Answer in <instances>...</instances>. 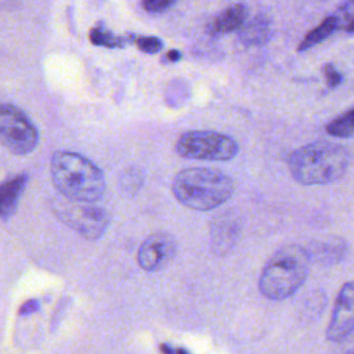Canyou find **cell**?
<instances>
[{
  "label": "cell",
  "instance_id": "obj_10",
  "mask_svg": "<svg viewBox=\"0 0 354 354\" xmlns=\"http://www.w3.org/2000/svg\"><path fill=\"white\" fill-rule=\"evenodd\" d=\"M241 225V217L234 210L217 214L212 220L210 227V242L213 252L217 254L227 253L239 239Z\"/></svg>",
  "mask_w": 354,
  "mask_h": 354
},
{
  "label": "cell",
  "instance_id": "obj_11",
  "mask_svg": "<svg viewBox=\"0 0 354 354\" xmlns=\"http://www.w3.org/2000/svg\"><path fill=\"white\" fill-rule=\"evenodd\" d=\"M28 178L29 176L26 173H21L0 184V218L7 220L15 213Z\"/></svg>",
  "mask_w": 354,
  "mask_h": 354
},
{
  "label": "cell",
  "instance_id": "obj_18",
  "mask_svg": "<svg viewBox=\"0 0 354 354\" xmlns=\"http://www.w3.org/2000/svg\"><path fill=\"white\" fill-rule=\"evenodd\" d=\"M137 47L147 54H156L162 50L163 41L156 36H140L136 39Z\"/></svg>",
  "mask_w": 354,
  "mask_h": 354
},
{
  "label": "cell",
  "instance_id": "obj_6",
  "mask_svg": "<svg viewBox=\"0 0 354 354\" xmlns=\"http://www.w3.org/2000/svg\"><path fill=\"white\" fill-rule=\"evenodd\" d=\"M0 144L15 155H28L39 144V131L29 116L12 104L0 102Z\"/></svg>",
  "mask_w": 354,
  "mask_h": 354
},
{
  "label": "cell",
  "instance_id": "obj_8",
  "mask_svg": "<svg viewBox=\"0 0 354 354\" xmlns=\"http://www.w3.org/2000/svg\"><path fill=\"white\" fill-rule=\"evenodd\" d=\"M176 239L167 232H153L144 239L137 252V263L145 271H159L176 256Z\"/></svg>",
  "mask_w": 354,
  "mask_h": 354
},
{
  "label": "cell",
  "instance_id": "obj_5",
  "mask_svg": "<svg viewBox=\"0 0 354 354\" xmlns=\"http://www.w3.org/2000/svg\"><path fill=\"white\" fill-rule=\"evenodd\" d=\"M238 142L223 133L191 130L181 134L176 142V152L185 159L225 162L238 153Z\"/></svg>",
  "mask_w": 354,
  "mask_h": 354
},
{
  "label": "cell",
  "instance_id": "obj_9",
  "mask_svg": "<svg viewBox=\"0 0 354 354\" xmlns=\"http://www.w3.org/2000/svg\"><path fill=\"white\" fill-rule=\"evenodd\" d=\"M354 330V281L343 283L340 288L330 321L326 329V337L330 342H342Z\"/></svg>",
  "mask_w": 354,
  "mask_h": 354
},
{
  "label": "cell",
  "instance_id": "obj_7",
  "mask_svg": "<svg viewBox=\"0 0 354 354\" xmlns=\"http://www.w3.org/2000/svg\"><path fill=\"white\" fill-rule=\"evenodd\" d=\"M55 216L86 239H98L109 225V214L105 209L69 199L53 201Z\"/></svg>",
  "mask_w": 354,
  "mask_h": 354
},
{
  "label": "cell",
  "instance_id": "obj_13",
  "mask_svg": "<svg viewBox=\"0 0 354 354\" xmlns=\"http://www.w3.org/2000/svg\"><path fill=\"white\" fill-rule=\"evenodd\" d=\"M271 37V21L263 14H257L239 29V39L246 46L266 44Z\"/></svg>",
  "mask_w": 354,
  "mask_h": 354
},
{
  "label": "cell",
  "instance_id": "obj_1",
  "mask_svg": "<svg viewBox=\"0 0 354 354\" xmlns=\"http://www.w3.org/2000/svg\"><path fill=\"white\" fill-rule=\"evenodd\" d=\"M292 177L304 185H324L340 180L350 166L346 147L315 141L295 149L288 159Z\"/></svg>",
  "mask_w": 354,
  "mask_h": 354
},
{
  "label": "cell",
  "instance_id": "obj_2",
  "mask_svg": "<svg viewBox=\"0 0 354 354\" xmlns=\"http://www.w3.org/2000/svg\"><path fill=\"white\" fill-rule=\"evenodd\" d=\"M51 178L65 199L90 203L98 201L105 191L101 169L80 153L57 151L50 163Z\"/></svg>",
  "mask_w": 354,
  "mask_h": 354
},
{
  "label": "cell",
  "instance_id": "obj_17",
  "mask_svg": "<svg viewBox=\"0 0 354 354\" xmlns=\"http://www.w3.org/2000/svg\"><path fill=\"white\" fill-rule=\"evenodd\" d=\"M88 39L95 46H105V47H120L124 43V39L113 35L102 25H97L88 33Z\"/></svg>",
  "mask_w": 354,
  "mask_h": 354
},
{
  "label": "cell",
  "instance_id": "obj_25",
  "mask_svg": "<svg viewBox=\"0 0 354 354\" xmlns=\"http://www.w3.org/2000/svg\"><path fill=\"white\" fill-rule=\"evenodd\" d=\"M353 354H354V353H353Z\"/></svg>",
  "mask_w": 354,
  "mask_h": 354
},
{
  "label": "cell",
  "instance_id": "obj_23",
  "mask_svg": "<svg viewBox=\"0 0 354 354\" xmlns=\"http://www.w3.org/2000/svg\"><path fill=\"white\" fill-rule=\"evenodd\" d=\"M160 351L163 354H189L185 348H177V350H173L171 347H169L167 344H160Z\"/></svg>",
  "mask_w": 354,
  "mask_h": 354
},
{
  "label": "cell",
  "instance_id": "obj_4",
  "mask_svg": "<svg viewBox=\"0 0 354 354\" xmlns=\"http://www.w3.org/2000/svg\"><path fill=\"white\" fill-rule=\"evenodd\" d=\"M310 263L306 248L296 243L279 248L261 270L259 290L270 300H283L292 296L304 283Z\"/></svg>",
  "mask_w": 354,
  "mask_h": 354
},
{
  "label": "cell",
  "instance_id": "obj_20",
  "mask_svg": "<svg viewBox=\"0 0 354 354\" xmlns=\"http://www.w3.org/2000/svg\"><path fill=\"white\" fill-rule=\"evenodd\" d=\"M142 8L148 12H163L171 6H174V1L170 0H147L142 1Z\"/></svg>",
  "mask_w": 354,
  "mask_h": 354
},
{
  "label": "cell",
  "instance_id": "obj_14",
  "mask_svg": "<svg viewBox=\"0 0 354 354\" xmlns=\"http://www.w3.org/2000/svg\"><path fill=\"white\" fill-rule=\"evenodd\" d=\"M347 250V245L342 238L332 236L319 242L313 243L311 248L307 249L310 260H315L322 264H332L337 263L343 259Z\"/></svg>",
  "mask_w": 354,
  "mask_h": 354
},
{
  "label": "cell",
  "instance_id": "obj_3",
  "mask_svg": "<svg viewBox=\"0 0 354 354\" xmlns=\"http://www.w3.org/2000/svg\"><path fill=\"white\" fill-rule=\"evenodd\" d=\"M171 191L176 199L192 210H212L224 205L234 194V181L220 170L188 167L178 171Z\"/></svg>",
  "mask_w": 354,
  "mask_h": 354
},
{
  "label": "cell",
  "instance_id": "obj_21",
  "mask_svg": "<svg viewBox=\"0 0 354 354\" xmlns=\"http://www.w3.org/2000/svg\"><path fill=\"white\" fill-rule=\"evenodd\" d=\"M324 73H325L326 83L329 87H336L343 82V75L332 64H326L324 66Z\"/></svg>",
  "mask_w": 354,
  "mask_h": 354
},
{
  "label": "cell",
  "instance_id": "obj_24",
  "mask_svg": "<svg viewBox=\"0 0 354 354\" xmlns=\"http://www.w3.org/2000/svg\"><path fill=\"white\" fill-rule=\"evenodd\" d=\"M165 58H166V61L177 62V61L181 59V54H180V51H177V50H170V51L166 54Z\"/></svg>",
  "mask_w": 354,
  "mask_h": 354
},
{
  "label": "cell",
  "instance_id": "obj_12",
  "mask_svg": "<svg viewBox=\"0 0 354 354\" xmlns=\"http://www.w3.org/2000/svg\"><path fill=\"white\" fill-rule=\"evenodd\" d=\"M248 17V7L245 4H232L223 10L209 25L212 35H224L241 29Z\"/></svg>",
  "mask_w": 354,
  "mask_h": 354
},
{
  "label": "cell",
  "instance_id": "obj_15",
  "mask_svg": "<svg viewBox=\"0 0 354 354\" xmlns=\"http://www.w3.org/2000/svg\"><path fill=\"white\" fill-rule=\"evenodd\" d=\"M337 28H339V22H337L336 17L335 15L326 17L325 19H322V22L318 26L311 29L303 37V40L297 46V51H306V50L314 47L315 44H318L322 40H325L326 37H329Z\"/></svg>",
  "mask_w": 354,
  "mask_h": 354
},
{
  "label": "cell",
  "instance_id": "obj_22",
  "mask_svg": "<svg viewBox=\"0 0 354 354\" xmlns=\"http://www.w3.org/2000/svg\"><path fill=\"white\" fill-rule=\"evenodd\" d=\"M39 307H40L39 300H36V299H30V300L25 301V303L21 306V308H19V314H21V315H28V314L36 313V311L39 310Z\"/></svg>",
  "mask_w": 354,
  "mask_h": 354
},
{
  "label": "cell",
  "instance_id": "obj_19",
  "mask_svg": "<svg viewBox=\"0 0 354 354\" xmlns=\"http://www.w3.org/2000/svg\"><path fill=\"white\" fill-rule=\"evenodd\" d=\"M142 183V174L137 169L127 170L122 177V187L129 192H136Z\"/></svg>",
  "mask_w": 354,
  "mask_h": 354
},
{
  "label": "cell",
  "instance_id": "obj_16",
  "mask_svg": "<svg viewBox=\"0 0 354 354\" xmlns=\"http://www.w3.org/2000/svg\"><path fill=\"white\" fill-rule=\"evenodd\" d=\"M328 134L337 138H348L354 136V108L339 115L326 124Z\"/></svg>",
  "mask_w": 354,
  "mask_h": 354
}]
</instances>
